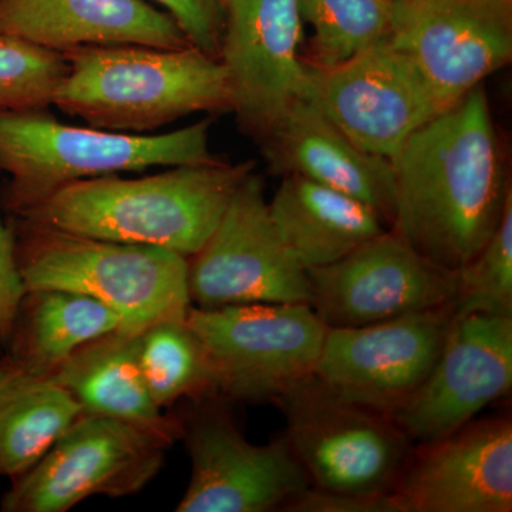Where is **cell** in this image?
Returning a JSON list of instances; mask_svg holds the SVG:
<instances>
[{
  "instance_id": "d4e9b609",
  "label": "cell",
  "mask_w": 512,
  "mask_h": 512,
  "mask_svg": "<svg viewBox=\"0 0 512 512\" xmlns=\"http://www.w3.org/2000/svg\"><path fill=\"white\" fill-rule=\"evenodd\" d=\"M302 19L313 30L311 60L329 69L382 42L387 35L392 0H299Z\"/></svg>"
},
{
  "instance_id": "83f0119b",
  "label": "cell",
  "mask_w": 512,
  "mask_h": 512,
  "mask_svg": "<svg viewBox=\"0 0 512 512\" xmlns=\"http://www.w3.org/2000/svg\"><path fill=\"white\" fill-rule=\"evenodd\" d=\"M163 6L192 46L220 59L224 32V0H154Z\"/></svg>"
},
{
  "instance_id": "e0dca14e",
  "label": "cell",
  "mask_w": 512,
  "mask_h": 512,
  "mask_svg": "<svg viewBox=\"0 0 512 512\" xmlns=\"http://www.w3.org/2000/svg\"><path fill=\"white\" fill-rule=\"evenodd\" d=\"M393 495L402 512H511V417L416 444Z\"/></svg>"
},
{
  "instance_id": "9a60e30c",
  "label": "cell",
  "mask_w": 512,
  "mask_h": 512,
  "mask_svg": "<svg viewBox=\"0 0 512 512\" xmlns=\"http://www.w3.org/2000/svg\"><path fill=\"white\" fill-rule=\"evenodd\" d=\"M453 319L450 303L372 325L328 328L313 375L343 399L389 416L429 375Z\"/></svg>"
},
{
  "instance_id": "ac0fdd59",
  "label": "cell",
  "mask_w": 512,
  "mask_h": 512,
  "mask_svg": "<svg viewBox=\"0 0 512 512\" xmlns=\"http://www.w3.org/2000/svg\"><path fill=\"white\" fill-rule=\"evenodd\" d=\"M262 143L274 173L302 175L349 195L392 227L396 210L392 160L353 143L311 99L296 101Z\"/></svg>"
},
{
  "instance_id": "ffe728a7",
  "label": "cell",
  "mask_w": 512,
  "mask_h": 512,
  "mask_svg": "<svg viewBox=\"0 0 512 512\" xmlns=\"http://www.w3.org/2000/svg\"><path fill=\"white\" fill-rule=\"evenodd\" d=\"M138 333L120 329L92 340L49 377L72 394L83 413L131 424L171 447L183 436V421L151 399L138 360Z\"/></svg>"
},
{
  "instance_id": "52a82bcc",
  "label": "cell",
  "mask_w": 512,
  "mask_h": 512,
  "mask_svg": "<svg viewBox=\"0 0 512 512\" xmlns=\"http://www.w3.org/2000/svg\"><path fill=\"white\" fill-rule=\"evenodd\" d=\"M185 319L210 352L228 402L275 403L313 375L328 330L308 303L191 306Z\"/></svg>"
},
{
  "instance_id": "603a6c76",
  "label": "cell",
  "mask_w": 512,
  "mask_h": 512,
  "mask_svg": "<svg viewBox=\"0 0 512 512\" xmlns=\"http://www.w3.org/2000/svg\"><path fill=\"white\" fill-rule=\"evenodd\" d=\"M83 409L50 377L0 359V476H22L40 460Z\"/></svg>"
},
{
  "instance_id": "5b68a950",
  "label": "cell",
  "mask_w": 512,
  "mask_h": 512,
  "mask_svg": "<svg viewBox=\"0 0 512 512\" xmlns=\"http://www.w3.org/2000/svg\"><path fill=\"white\" fill-rule=\"evenodd\" d=\"M26 291L62 289L92 296L138 333L158 320L185 319L192 306L188 258L168 249L70 234L10 217Z\"/></svg>"
},
{
  "instance_id": "4fadbf2b",
  "label": "cell",
  "mask_w": 512,
  "mask_h": 512,
  "mask_svg": "<svg viewBox=\"0 0 512 512\" xmlns=\"http://www.w3.org/2000/svg\"><path fill=\"white\" fill-rule=\"evenodd\" d=\"M309 306L328 328H357L450 305L458 271L434 264L392 229L348 256L308 269Z\"/></svg>"
},
{
  "instance_id": "30bf717a",
  "label": "cell",
  "mask_w": 512,
  "mask_h": 512,
  "mask_svg": "<svg viewBox=\"0 0 512 512\" xmlns=\"http://www.w3.org/2000/svg\"><path fill=\"white\" fill-rule=\"evenodd\" d=\"M195 308L308 303V271L276 231L261 175L249 174L200 252L188 259Z\"/></svg>"
},
{
  "instance_id": "d6986e66",
  "label": "cell",
  "mask_w": 512,
  "mask_h": 512,
  "mask_svg": "<svg viewBox=\"0 0 512 512\" xmlns=\"http://www.w3.org/2000/svg\"><path fill=\"white\" fill-rule=\"evenodd\" d=\"M0 35L59 53L83 46H192L168 13L144 0H0Z\"/></svg>"
},
{
  "instance_id": "8992f818",
  "label": "cell",
  "mask_w": 512,
  "mask_h": 512,
  "mask_svg": "<svg viewBox=\"0 0 512 512\" xmlns=\"http://www.w3.org/2000/svg\"><path fill=\"white\" fill-rule=\"evenodd\" d=\"M312 487L330 493L393 494L414 444L387 414L349 402L306 377L274 403Z\"/></svg>"
},
{
  "instance_id": "4316f807",
  "label": "cell",
  "mask_w": 512,
  "mask_h": 512,
  "mask_svg": "<svg viewBox=\"0 0 512 512\" xmlns=\"http://www.w3.org/2000/svg\"><path fill=\"white\" fill-rule=\"evenodd\" d=\"M67 72L62 53L0 35V110H47Z\"/></svg>"
},
{
  "instance_id": "7a4b0ae2",
  "label": "cell",
  "mask_w": 512,
  "mask_h": 512,
  "mask_svg": "<svg viewBox=\"0 0 512 512\" xmlns=\"http://www.w3.org/2000/svg\"><path fill=\"white\" fill-rule=\"evenodd\" d=\"M254 171V161H217L140 178L103 175L64 185L15 217L190 259L207 244L239 185Z\"/></svg>"
},
{
  "instance_id": "cb8c5ba5",
  "label": "cell",
  "mask_w": 512,
  "mask_h": 512,
  "mask_svg": "<svg viewBox=\"0 0 512 512\" xmlns=\"http://www.w3.org/2000/svg\"><path fill=\"white\" fill-rule=\"evenodd\" d=\"M138 360L148 393L160 409L184 399L221 396L210 352L187 319L158 320L141 330Z\"/></svg>"
},
{
  "instance_id": "7c38bea8",
  "label": "cell",
  "mask_w": 512,
  "mask_h": 512,
  "mask_svg": "<svg viewBox=\"0 0 512 512\" xmlns=\"http://www.w3.org/2000/svg\"><path fill=\"white\" fill-rule=\"evenodd\" d=\"M305 64L308 99L353 143L389 160L446 110L416 66L386 40L329 69Z\"/></svg>"
},
{
  "instance_id": "7402d4cb",
  "label": "cell",
  "mask_w": 512,
  "mask_h": 512,
  "mask_svg": "<svg viewBox=\"0 0 512 512\" xmlns=\"http://www.w3.org/2000/svg\"><path fill=\"white\" fill-rule=\"evenodd\" d=\"M120 329L119 313L92 296L62 289L26 291L6 357L30 373L49 377L86 343Z\"/></svg>"
},
{
  "instance_id": "8fae6325",
  "label": "cell",
  "mask_w": 512,
  "mask_h": 512,
  "mask_svg": "<svg viewBox=\"0 0 512 512\" xmlns=\"http://www.w3.org/2000/svg\"><path fill=\"white\" fill-rule=\"evenodd\" d=\"M384 40L448 109L510 63L511 0H392Z\"/></svg>"
},
{
  "instance_id": "2e32d148",
  "label": "cell",
  "mask_w": 512,
  "mask_h": 512,
  "mask_svg": "<svg viewBox=\"0 0 512 512\" xmlns=\"http://www.w3.org/2000/svg\"><path fill=\"white\" fill-rule=\"evenodd\" d=\"M512 316L454 318L423 383L389 414L414 446L466 426L511 393Z\"/></svg>"
},
{
  "instance_id": "ba28073f",
  "label": "cell",
  "mask_w": 512,
  "mask_h": 512,
  "mask_svg": "<svg viewBox=\"0 0 512 512\" xmlns=\"http://www.w3.org/2000/svg\"><path fill=\"white\" fill-rule=\"evenodd\" d=\"M168 444L123 421L82 413L39 461L13 478L3 512H66L94 497H128L163 470Z\"/></svg>"
},
{
  "instance_id": "484cf974",
  "label": "cell",
  "mask_w": 512,
  "mask_h": 512,
  "mask_svg": "<svg viewBox=\"0 0 512 512\" xmlns=\"http://www.w3.org/2000/svg\"><path fill=\"white\" fill-rule=\"evenodd\" d=\"M454 318L512 316V195L503 217L483 249L458 269Z\"/></svg>"
},
{
  "instance_id": "f1b7e54d",
  "label": "cell",
  "mask_w": 512,
  "mask_h": 512,
  "mask_svg": "<svg viewBox=\"0 0 512 512\" xmlns=\"http://www.w3.org/2000/svg\"><path fill=\"white\" fill-rule=\"evenodd\" d=\"M282 512H402L393 494L330 493L309 487L293 498Z\"/></svg>"
},
{
  "instance_id": "f546056e",
  "label": "cell",
  "mask_w": 512,
  "mask_h": 512,
  "mask_svg": "<svg viewBox=\"0 0 512 512\" xmlns=\"http://www.w3.org/2000/svg\"><path fill=\"white\" fill-rule=\"evenodd\" d=\"M26 289L15 254V237L9 222L0 220V349L6 348L13 322Z\"/></svg>"
},
{
  "instance_id": "5bb4252c",
  "label": "cell",
  "mask_w": 512,
  "mask_h": 512,
  "mask_svg": "<svg viewBox=\"0 0 512 512\" xmlns=\"http://www.w3.org/2000/svg\"><path fill=\"white\" fill-rule=\"evenodd\" d=\"M220 60L231 84L239 127L264 141L296 101L308 99L299 57V0H224Z\"/></svg>"
},
{
  "instance_id": "3957f363",
  "label": "cell",
  "mask_w": 512,
  "mask_h": 512,
  "mask_svg": "<svg viewBox=\"0 0 512 512\" xmlns=\"http://www.w3.org/2000/svg\"><path fill=\"white\" fill-rule=\"evenodd\" d=\"M62 55L69 72L53 106L89 127L141 134L190 114L232 110L224 64L194 46H83Z\"/></svg>"
},
{
  "instance_id": "6da1fadb",
  "label": "cell",
  "mask_w": 512,
  "mask_h": 512,
  "mask_svg": "<svg viewBox=\"0 0 512 512\" xmlns=\"http://www.w3.org/2000/svg\"><path fill=\"white\" fill-rule=\"evenodd\" d=\"M392 165L390 229L434 264L463 268L494 234L512 195L483 84L417 128Z\"/></svg>"
},
{
  "instance_id": "9c48e42d",
  "label": "cell",
  "mask_w": 512,
  "mask_h": 512,
  "mask_svg": "<svg viewBox=\"0 0 512 512\" xmlns=\"http://www.w3.org/2000/svg\"><path fill=\"white\" fill-rule=\"evenodd\" d=\"M228 400H194L181 416L191 478L177 512L284 511L311 487L285 434L268 444H252L238 429Z\"/></svg>"
},
{
  "instance_id": "44dd1931",
  "label": "cell",
  "mask_w": 512,
  "mask_h": 512,
  "mask_svg": "<svg viewBox=\"0 0 512 512\" xmlns=\"http://www.w3.org/2000/svg\"><path fill=\"white\" fill-rule=\"evenodd\" d=\"M268 204L276 231L306 271L335 264L389 229L363 202L302 175H284Z\"/></svg>"
},
{
  "instance_id": "277c9868",
  "label": "cell",
  "mask_w": 512,
  "mask_h": 512,
  "mask_svg": "<svg viewBox=\"0 0 512 512\" xmlns=\"http://www.w3.org/2000/svg\"><path fill=\"white\" fill-rule=\"evenodd\" d=\"M212 119L156 136L64 124L46 110H0V208L10 217L74 181L154 167L212 164Z\"/></svg>"
}]
</instances>
